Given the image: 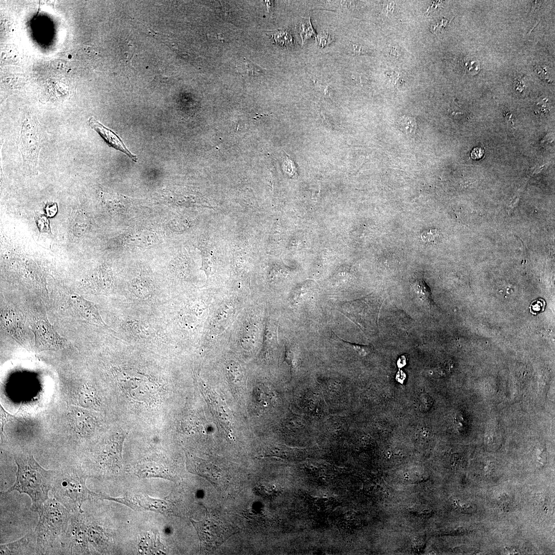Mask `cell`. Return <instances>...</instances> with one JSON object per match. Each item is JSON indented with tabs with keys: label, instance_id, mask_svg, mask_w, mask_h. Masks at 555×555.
Masks as SVG:
<instances>
[{
	"label": "cell",
	"instance_id": "obj_25",
	"mask_svg": "<svg viewBox=\"0 0 555 555\" xmlns=\"http://www.w3.org/2000/svg\"><path fill=\"white\" fill-rule=\"evenodd\" d=\"M1 57L3 59L6 60H12L14 61V59L15 58V55H17L15 50L13 49L12 47H5L3 49H2Z\"/></svg>",
	"mask_w": 555,
	"mask_h": 555
},
{
	"label": "cell",
	"instance_id": "obj_12",
	"mask_svg": "<svg viewBox=\"0 0 555 555\" xmlns=\"http://www.w3.org/2000/svg\"><path fill=\"white\" fill-rule=\"evenodd\" d=\"M156 235L152 231L145 230L134 232L126 238L127 245L136 248H146L157 242Z\"/></svg>",
	"mask_w": 555,
	"mask_h": 555
},
{
	"label": "cell",
	"instance_id": "obj_27",
	"mask_svg": "<svg viewBox=\"0 0 555 555\" xmlns=\"http://www.w3.org/2000/svg\"><path fill=\"white\" fill-rule=\"evenodd\" d=\"M45 211L47 217H53L58 212L57 203L52 202H48L45 206Z\"/></svg>",
	"mask_w": 555,
	"mask_h": 555
},
{
	"label": "cell",
	"instance_id": "obj_2",
	"mask_svg": "<svg viewBox=\"0 0 555 555\" xmlns=\"http://www.w3.org/2000/svg\"><path fill=\"white\" fill-rule=\"evenodd\" d=\"M39 521L34 530L36 553H51L60 547L66 531L71 512L55 498L47 499L38 510Z\"/></svg>",
	"mask_w": 555,
	"mask_h": 555
},
{
	"label": "cell",
	"instance_id": "obj_6",
	"mask_svg": "<svg viewBox=\"0 0 555 555\" xmlns=\"http://www.w3.org/2000/svg\"><path fill=\"white\" fill-rule=\"evenodd\" d=\"M83 512L71 513L60 548L64 554H89L87 520Z\"/></svg>",
	"mask_w": 555,
	"mask_h": 555
},
{
	"label": "cell",
	"instance_id": "obj_19",
	"mask_svg": "<svg viewBox=\"0 0 555 555\" xmlns=\"http://www.w3.org/2000/svg\"><path fill=\"white\" fill-rule=\"evenodd\" d=\"M236 69L243 75L251 76H257L262 72L258 66L246 59L237 64Z\"/></svg>",
	"mask_w": 555,
	"mask_h": 555
},
{
	"label": "cell",
	"instance_id": "obj_16",
	"mask_svg": "<svg viewBox=\"0 0 555 555\" xmlns=\"http://www.w3.org/2000/svg\"><path fill=\"white\" fill-rule=\"evenodd\" d=\"M413 286L417 297L422 302L430 306L432 303L431 292L425 282L422 280H418L414 283Z\"/></svg>",
	"mask_w": 555,
	"mask_h": 555
},
{
	"label": "cell",
	"instance_id": "obj_20",
	"mask_svg": "<svg viewBox=\"0 0 555 555\" xmlns=\"http://www.w3.org/2000/svg\"><path fill=\"white\" fill-rule=\"evenodd\" d=\"M270 35L275 43L284 46L292 45L293 38L287 30H278L270 33Z\"/></svg>",
	"mask_w": 555,
	"mask_h": 555
},
{
	"label": "cell",
	"instance_id": "obj_21",
	"mask_svg": "<svg viewBox=\"0 0 555 555\" xmlns=\"http://www.w3.org/2000/svg\"><path fill=\"white\" fill-rule=\"evenodd\" d=\"M299 31L301 37L302 43L316 34L310 22V17L304 18L299 25Z\"/></svg>",
	"mask_w": 555,
	"mask_h": 555
},
{
	"label": "cell",
	"instance_id": "obj_23",
	"mask_svg": "<svg viewBox=\"0 0 555 555\" xmlns=\"http://www.w3.org/2000/svg\"><path fill=\"white\" fill-rule=\"evenodd\" d=\"M337 338L343 342L344 343L349 345V346L353 348L356 352H357L360 356H366L371 350V347L370 346H367L364 345H360L354 343H351L347 341L341 339L339 337L335 334Z\"/></svg>",
	"mask_w": 555,
	"mask_h": 555
},
{
	"label": "cell",
	"instance_id": "obj_26",
	"mask_svg": "<svg viewBox=\"0 0 555 555\" xmlns=\"http://www.w3.org/2000/svg\"><path fill=\"white\" fill-rule=\"evenodd\" d=\"M316 41L322 47L325 46L332 41V38L326 32H322L316 37Z\"/></svg>",
	"mask_w": 555,
	"mask_h": 555
},
{
	"label": "cell",
	"instance_id": "obj_14",
	"mask_svg": "<svg viewBox=\"0 0 555 555\" xmlns=\"http://www.w3.org/2000/svg\"><path fill=\"white\" fill-rule=\"evenodd\" d=\"M209 397L212 401L211 405L218 419L224 424L225 428L230 429V417L226 409V404H223L221 399L214 395L213 393L209 394Z\"/></svg>",
	"mask_w": 555,
	"mask_h": 555
},
{
	"label": "cell",
	"instance_id": "obj_18",
	"mask_svg": "<svg viewBox=\"0 0 555 555\" xmlns=\"http://www.w3.org/2000/svg\"><path fill=\"white\" fill-rule=\"evenodd\" d=\"M312 293V288L307 283L300 285L294 291L291 297L293 304H299L308 298Z\"/></svg>",
	"mask_w": 555,
	"mask_h": 555
},
{
	"label": "cell",
	"instance_id": "obj_10",
	"mask_svg": "<svg viewBox=\"0 0 555 555\" xmlns=\"http://www.w3.org/2000/svg\"><path fill=\"white\" fill-rule=\"evenodd\" d=\"M71 303L76 312L83 319L92 324L106 326L93 303L79 296L72 297Z\"/></svg>",
	"mask_w": 555,
	"mask_h": 555
},
{
	"label": "cell",
	"instance_id": "obj_5",
	"mask_svg": "<svg viewBox=\"0 0 555 555\" xmlns=\"http://www.w3.org/2000/svg\"><path fill=\"white\" fill-rule=\"evenodd\" d=\"M41 130L36 118L31 116L26 117L21 129L19 148L24 165L30 170L37 168L42 144Z\"/></svg>",
	"mask_w": 555,
	"mask_h": 555
},
{
	"label": "cell",
	"instance_id": "obj_7",
	"mask_svg": "<svg viewBox=\"0 0 555 555\" xmlns=\"http://www.w3.org/2000/svg\"><path fill=\"white\" fill-rule=\"evenodd\" d=\"M191 522L197 531L201 548L204 551L214 550L233 534L229 527L220 520L211 517L208 511L202 521Z\"/></svg>",
	"mask_w": 555,
	"mask_h": 555
},
{
	"label": "cell",
	"instance_id": "obj_30",
	"mask_svg": "<svg viewBox=\"0 0 555 555\" xmlns=\"http://www.w3.org/2000/svg\"><path fill=\"white\" fill-rule=\"evenodd\" d=\"M397 364L399 367L404 366L405 364V358L404 356H402L398 361Z\"/></svg>",
	"mask_w": 555,
	"mask_h": 555
},
{
	"label": "cell",
	"instance_id": "obj_11",
	"mask_svg": "<svg viewBox=\"0 0 555 555\" xmlns=\"http://www.w3.org/2000/svg\"><path fill=\"white\" fill-rule=\"evenodd\" d=\"M36 536L34 532H29L21 539L8 544H1V554H28L30 549L36 553Z\"/></svg>",
	"mask_w": 555,
	"mask_h": 555
},
{
	"label": "cell",
	"instance_id": "obj_28",
	"mask_svg": "<svg viewBox=\"0 0 555 555\" xmlns=\"http://www.w3.org/2000/svg\"><path fill=\"white\" fill-rule=\"evenodd\" d=\"M1 432L3 431L4 426L5 423L11 419H15V417L7 413L3 408H1Z\"/></svg>",
	"mask_w": 555,
	"mask_h": 555
},
{
	"label": "cell",
	"instance_id": "obj_22",
	"mask_svg": "<svg viewBox=\"0 0 555 555\" xmlns=\"http://www.w3.org/2000/svg\"><path fill=\"white\" fill-rule=\"evenodd\" d=\"M398 123L400 130L405 134H412L416 129V121L411 117H401L399 118Z\"/></svg>",
	"mask_w": 555,
	"mask_h": 555
},
{
	"label": "cell",
	"instance_id": "obj_3",
	"mask_svg": "<svg viewBox=\"0 0 555 555\" xmlns=\"http://www.w3.org/2000/svg\"><path fill=\"white\" fill-rule=\"evenodd\" d=\"M87 477L73 468L55 471L51 489L54 498L71 513L83 512V503L97 495L87 488Z\"/></svg>",
	"mask_w": 555,
	"mask_h": 555
},
{
	"label": "cell",
	"instance_id": "obj_15",
	"mask_svg": "<svg viewBox=\"0 0 555 555\" xmlns=\"http://www.w3.org/2000/svg\"><path fill=\"white\" fill-rule=\"evenodd\" d=\"M2 318L5 328L12 335L18 339H20L21 337L22 328L18 318L16 316L14 312L11 310L6 311L3 314Z\"/></svg>",
	"mask_w": 555,
	"mask_h": 555
},
{
	"label": "cell",
	"instance_id": "obj_1",
	"mask_svg": "<svg viewBox=\"0 0 555 555\" xmlns=\"http://www.w3.org/2000/svg\"><path fill=\"white\" fill-rule=\"evenodd\" d=\"M14 460L17 468L16 480L5 493L16 491L20 494H26L32 501L30 509L37 512L49 499L55 471L44 469L29 453H17Z\"/></svg>",
	"mask_w": 555,
	"mask_h": 555
},
{
	"label": "cell",
	"instance_id": "obj_4",
	"mask_svg": "<svg viewBox=\"0 0 555 555\" xmlns=\"http://www.w3.org/2000/svg\"><path fill=\"white\" fill-rule=\"evenodd\" d=\"M381 303L375 297L344 302L339 311L355 323L363 332L374 333L378 327V318Z\"/></svg>",
	"mask_w": 555,
	"mask_h": 555
},
{
	"label": "cell",
	"instance_id": "obj_8",
	"mask_svg": "<svg viewBox=\"0 0 555 555\" xmlns=\"http://www.w3.org/2000/svg\"><path fill=\"white\" fill-rule=\"evenodd\" d=\"M35 345L40 349H55L65 345V340L59 335L47 319L35 322L33 326Z\"/></svg>",
	"mask_w": 555,
	"mask_h": 555
},
{
	"label": "cell",
	"instance_id": "obj_29",
	"mask_svg": "<svg viewBox=\"0 0 555 555\" xmlns=\"http://www.w3.org/2000/svg\"><path fill=\"white\" fill-rule=\"evenodd\" d=\"M484 153V150L482 147L477 146L472 150L470 156L473 159L478 160L483 157Z\"/></svg>",
	"mask_w": 555,
	"mask_h": 555
},
{
	"label": "cell",
	"instance_id": "obj_17",
	"mask_svg": "<svg viewBox=\"0 0 555 555\" xmlns=\"http://www.w3.org/2000/svg\"><path fill=\"white\" fill-rule=\"evenodd\" d=\"M265 388L262 386L256 387L253 391L252 406L254 411L260 412L262 411L264 407H267L269 404L267 400L268 396L265 393Z\"/></svg>",
	"mask_w": 555,
	"mask_h": 555
},
{
	"label": "cell",
	"instance_id": "obj_13",
	"mask_svg": "<svg viewBox=\"0 0 555 555\" xmlns=\"http://www.w3.org/2000/svg\"><path fill=\"white\" fill-rule=\"evenodd\" d=\"M229 382L234 391L241 393L244 388V374L240 366L235 362L229 363L227 367Z\"/></svg>",
	"mask_w": 555,
	"mask_h": 555
},
{
	"label": "cell",
	"instance_id": "obj_9",
	"mask_svg": "<svg viewBox=\"0 0 555 555\" xmlns=\"http://www.w3.org/2000/svg\"><path fill=\"white\" fill-rule=\"evenodd\" d=\"M88 124L91 128L102 137L108 145L123 152L133 161L136 162L137 161V157L127 149L120 138L114 132L104 126L93 117L89 118Z\"/></svg>",
	"mask_w": 555,
	"mask_h": 555
},
{
	"label": "cell",
	"instance_id": "obj_24",
	"mask_svg": "<svg viewBox=\"0 0 555 555\" xmlns=\"http://www.w3.org/2000/svg\"><path fill=\"white\" fill-rule=\"evenodd\" d=\"M36 223L40 232H49V222L47 216L44 215H39L36 218Z\"/></svg>",
	"mask_w": 555,
	"mask_h": 555
}]
</instances>
